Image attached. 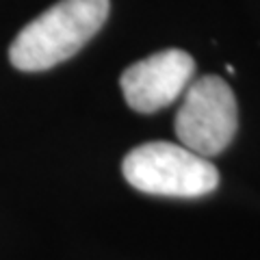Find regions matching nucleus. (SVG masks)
Returning <instances> with one entry per match:
<instances>
[{"label":"nucleus","mask_w":260,"mask_h":260,"mask_svg":"<svg viewBox=\"0 0 260 260\" xmlns=\"http://www.w3.org/2000/svg\"><path fill=\"white\" fill-rule=\"evenodd\" d=\"M109 0H59L24 26L9 46L15 70L44 72L72 59L109 18Z\"/></svg>","instance_id":"nucleus-1"},{"label":"nucleus","mask_w":260,"mask_h":260,"mask_svg":"<svg viewBox=\"0 0 260 260\" xmlns=\"http://www.w3.org/2000/svg\"><path fill=\"white\" fill-rule=\"evenodd\" d=\"M121 172L137 191L165 198H200L213 193L219 184V172L208 158L167 141L130 150Z\"/></svg>","instance_id":"nucleus-2"},{"label":"nucleus","mask_w":260,"mask_h":260,"mask_svg":"<svg viewBox=\"0 0 260 260\" xmlns=\"http://www.w3.org/2000/svg\"><path fill=\"white\" fill-rule=\"evenodd\" d=\"M239 126L237 98L219 76H202L186 87L176 115L180 145L200 156H217L232 143Z\"/></svg>","instance_id":"nucleus-3"},{"label":"nucleus","mask_w":260,"mask_h":260,"mask_svg":"<svg viewBox=\"0 0 260 260\" xmlns=\"http://www.w3.org/2000/svg\"><path fill=\"white\" fill-rule=\"evenodd\" d=\"M195 61L189 52L169 48L133 63L119 78L126 104L137 113H156L169 107L191 85Z\"/></svg>","instance_id":"nucleus-4"}]
</instances>
